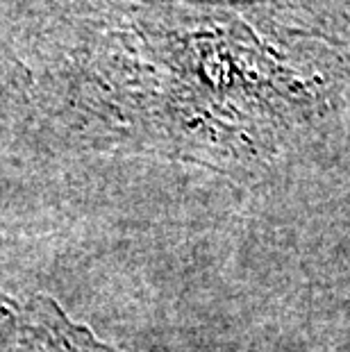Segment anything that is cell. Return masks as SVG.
Listing matches in <instances>:
<instances>
[{"instance_id":"obj_3","label":"cell","mask_w":350,"mask_h":352,"mask_svg":"<svg viewBox=\"0 0 350 352\" xmlns=\"http://www.w3.org/2000/svg\"><path fill=\"white\" fill-rule=\"evenodd\" d=\"M10 300H12V296L10 294H5L3 289H0V316H3V311H5V307L10 305Z\"/></svg>"},{"instance_id":"obj_2","label":"cell","mask_w":350,"mask_h":352,"mask_svg":"<svg viewBox=\"0 0 350 352\" xmlns=\"http://www.w3.org/2000/svg\"><path fill=\"white\" fill-rule=\"evenodd\" d=\"M85 352H118L114 350L111 346H107V343H102L98 336H96L91 329L87 332V339H85Z\"/></svg>"},{"instance_id":"obj_1","label":"cell","mask_w":350,"mask_h":352,"mask_svg":"<svg viewBox=\"0 0 350 352\" xmlns=\"http://www.w3.org/2000/svg\"><path fill=\"white\" fill-rule=\"evenodd\" d=\"M87 325L73 320L55 298H14L0 316V352H85Z\"/></svg>"}]
</instances>
